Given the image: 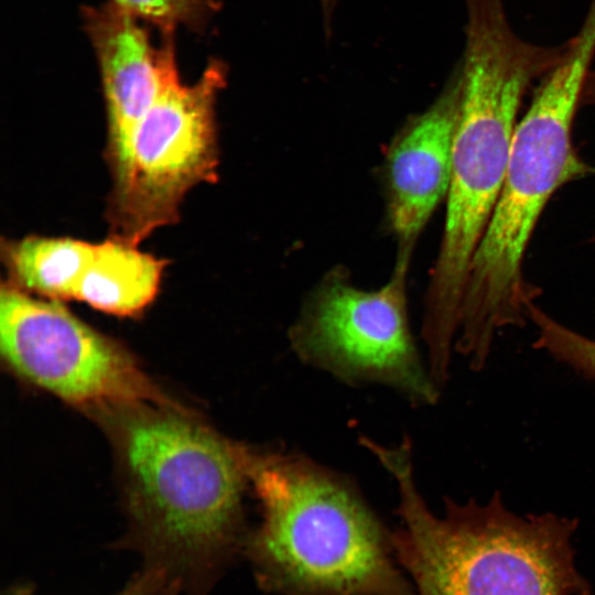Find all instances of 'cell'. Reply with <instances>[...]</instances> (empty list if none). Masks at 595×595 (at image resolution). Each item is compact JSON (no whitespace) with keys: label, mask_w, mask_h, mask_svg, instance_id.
<instances>
[{"label":"cell","mask_w":595,"mask_h":595,"mask_svg":"<svg viewBox=\"0 0 595 595\" xmlns=\"http://www.w3.org/2000/svg\"><path fill=\"white\" fill-rule=\"evenodd\" d=\"M6 595H35V592L29 584L22 583L11 586ZM113 595H181V593L159 573L141 567L125 587Z\"/></svg>","instance_id":"cell-15"},{"label":"cell","mask_w":595,"mask_h":595,"mask_svg":"<svg viewBox=\"0 0 595 595\" xmlns=\"http://www.w3.org/2000/svg\"><path fill=\"white\" fill-rule=\"evenodd\" d=\"M594 56V39H572L516 126L504 184L461 305L455 350L474 368L485 366L497 334L527 323V306L540 294L524 279L523 259L544 207L560 187L595 173L572 137Z\"/></svg>","instance_id":"cell-5"},{"label":"cell","mask_w":595,"mask_h":595,"mask_svg":"<svg viewBox=\"0 0 595 595\" xmlns=\"http://www.w3.org/2000/svg\"><path fill=\"white\" fill-rule=\"evenodd\" d=\"M459 111L440 250L426 294L422 338L436 358L453 353L467 273L499 197L528 88L563 57L511 28L505 0H464Z\"/></svg>","instance_id":"cell-2"},{"label":"cell","mask_w":595,"mask_h":595,"mask_svg":"<svg viewBox=\"0 0 595 595\" xmlns=\"http://www.w3.org/2000/svg\"><path fill=\"white\" fill-rule=\"evenodd\" d=\"M115 415L130 520L126 547L181 595H208L242 555L248 447L178 405Z\"/></svg>","instance_id":"cell-1"},{"label":"cell","mask_w":595,"mask_h":595,"mask_svg":"<svg viewBox=\"0 0 595 595\" xmlns=\"http://www.w3.org/2000/svg\"><path fill=\"white\" fill-rule=\"evenodd\" d=\"M140 21L149 22L163 33L180 26H204L216 11L215 0H109Z\"/></svg>","instance_id":"cell-14"},{"label":"cell","mask_w":595,"mask_h":595,"mask_svg":"<svg viewBox=\"0 0 595 595\" xmlns=\"http://www.w3.org/2000/svg\"><path fill=\"white\" fill-rule=\"evenodd\" d=\"M261 519L242 555L273 595H415L388 531L355 487L280 448L247 455Z\"/></svg>","instance_id":"cell-4"},{"label":"cell","mask_w":595,"mask_h":595,"mask_svg":"<svg viewBox=\"0 0 595 595\" xmlns=\"http://www.w3.org/2000/svg\"><path fill=\"white\" fill-rule=\"evenodd\" d=\"M412 251L399 250L389 281L366 291L331 273L310 295L290 343L302 361L347 383L394 388L415 405L433 404L440 389L410 332L407 274Z\"/></svg>","instance_id":"cell-7"},{"label":"cell","mask_w":595,"mask_h":595,"mask_svg":"<svg viewBox=\"0 0 595 595\" xmlns=\"http://www.w3.org/2000/svg\"><path fill=\"white\" fill-rule=\"evenodd\" d=\"M527 317L537 328L532 344L536 349L545 351L583 378L595 380V339L563 325L536 301L528 304Z\"/></svg>","instance_id":"cell-13"},{"label":"cell","mask_w":595,"mask_h":595,"mask_svg":"<svg viewBox=\"0 0 595 595\" xmlns=\"http://www.w3.org/2000/svg\"><path fill=\"white\" fill-rule=\"evenodd\" d=\"M462 90L458 63L435 100L396 136L386 159L387 213L399 249L411 250L447 196Z\"/></svg>","instance_id":"cell-10"},{"label":"cell","mask_w":595,"mask_h":595,"mask_svg":"<svg viewBox=\"0 0 595 595\" xmlns=\"http://www.w3.org/2000/svg\"><path fill=\"white\" fill-rule=\"evenodd\" d=\"M95 245L67 237H26L6 247L11 283L48 300L74 299Z\"/></svg>","instance_id":"cell-12"},{"label":"cell","mask_w":595,"mask_h":595,"mask_svg":"<svg viewBox=\"0 0 595 595\" xmlns=\"http://www.w3.org/2000/svg\"><path fill=\"white\" fill-rule=\"evenodd\" d=\"M0 347L19 376L72 405L106 414L175 405L120 345L11 283L0 292Z\"/></svg>","instance_id":"cell-8"},{"label":"cell","mask_w":595,"mask_h":595,"mask_svg":"<svg viewBox=\"0 0 595 595\" xmlns=\"http://www.w3.org/2000/svg\"><path fill=\"white\" fill-rule=\"evenodd\" d=\"M226 78L219 60H212L192 85L177 76L139 121L112 169L107 207L111 238L138 247L155 229L177 221L191 188L215 181V106Z\"/></svg>","instance_id":"cell-6"},{"label":"cell","mask_w":595,"mask_h":595,"mask_svg":"<svg viewBox=\"0 0 595 595\" xmlns=\"http://www.w3.org/2000/svg\"><path fill=\"white\" fill-rule=\"evenodd\" d=\"M363 446L397 486L391 540L415 595H592L575 562L576 519L517 515L499 493L484 504L446 498L437 516L415 484L408 437L396 446L365 437Z\"/></svg>","instance_id":"cell-3"},{"label":"cell","mask_w":595,"mask_h":595,"mask_svg":"<svg viewBox=\"0 0 595 595\" xmlns=\"http://www.w3.org/2000/svg\"><path fill=\"white\" fill-rule=\"evenodd\" d=\"M322 9H331L335 6V0H318Z\"/></svg>","instance_id":"cell-16"},{"label":"cell","mask_w":595,"mask_h":595,"mask_svg":"<svg viewBox=\"0 0 595 595\" xmlns=\"http://www.w3.org/2000/svg\"><path fill=\"white\" fill-rule=\"evenodd\" d=\"M84 26L101 77L112 170L139 121L178 76L174 32L163 33L155 46L140 20L110 2L85 9Z\"/></svg>","instance_id":"cell-9"},{"label":"cell","mask_w":595,"mask_h":595,"mask_svg":"<svg viewBox=\"0 0 595 595\" xmlns=\"http://www.w3.org/2000/svg\"><path fill=\"white\" fill-rule=\"evenodd\" d=\"M164 266L137 246L109 237L95 245L74 299L118 316L139 314L156 296Z\"/></svg>","instance_id":"cell-11"}]
</instances>
